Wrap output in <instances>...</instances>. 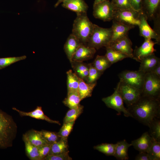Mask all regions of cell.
I'll return each instance as SVG.
<instances>
[{
  "label": "cell",
  "instance_id": "1",
  "mask_svg": "<svg viewBox=\"0 0 160 160\" xmlns=\"http://www.w3.org/2000/svg\"><path fill=\"white\" fill-rule=\"evenodd\" d=\"M127 109L132 117L148 127L155 119L160 118V99L142 96Z\"/></svg>",
  "mask_w": 160,
  "mask_h": 160
},
{
  "label": "cell",
  "instance_id": "2",
  "mask_svg": "<svg viewBox=\"0 0 160 160\" xmlns=\"http://www.w3.org/2000/svg\"><path fill=\"white\" fill-rule=\"evenodd\" d=\"M17 128L12 116L0 109V149L12 146Z\"/></svg>",
  "mask_w": 160,
  "mask_h": 160
},
{
  "label": "cell",
  "instance_id": "3",
  "mask_svg": "<svg viewBox=\"0 0 160 160\" xmlns=\"http://www.w3.org/2000/svg\"><path fill=\"white\" fill-rule=\"evenodd\" d=\"M76 14L77 17L73 24L72 34L77 37L81 43L85 45L92 33L94 24L89 20L87 13Z\"/></svg>",
  "mask_w": 160,
  "mask_h": 160
},
{
  "label": "cell",
  "instance_id": "4",
  "mask_svg": "<svg viewBox=\"0 0 160 160\" xmlns=\"http://www.w3.org/2000/svg\"><path fill=\"white\" fill-rule=\"evenodd\" d=\"M112 28H104L95 24L92 33L87 43V46L98 49L109 46L111 43Z\"/></svg>",
  "mask_w": 160,
  "mask_h": 160
},
{
  "label": "cell",
  "instance_id": "5",
  "mask_svg": "<svg viewBox=\"0 0 160 160\" xmlns=\"http://www.w3.org/2000/svg\"><path fill=\"white\" fill-rule=\"evenodd\" d=\"M142 96L160 99V78L149 72L145 73Z\"/></svg>",
  "mask_w": 160,
  "mask_h": 160
},
{
  "label": "cell",
  "instance_id": "6",
  "mask_svg": "<svg viewBox=\"0 0 160 160\" xmlns=\"http://www.w3.org/2000/svg\"><path fill=\"white\" fill-rule=\"evenodd\" d=\"M119 82L113 93L109 96L102 99L106 106L116 111L119 114L124 113L126 117H132L131 114L124 105L123 100L119 90Z\"/></svg>",
  "mask_w": 160,
  "mask_h": 160
},
{
  "label": "cell",
  "instance_id": "7",
  "mask_svg": "<svg viewBox=\"0 0 160 160\" xmlns=\"http://www.w3.org/2000/svg\"><path fill=\"white\" fill-rule=\"evenodd\" d=\"M119 90L127 107L137 102L142 96L141 90L119 81Z\"/></svg>",
  "mask_w": 160,
  "mask_h": 160
},
{
  "label": "cell",
  "instance_id": "8",
  "mask_svg": "<svg viewBox=\"0 0 160 160\" xmlns=\"http://www.w3.org/2000/svg\"><path fill=\"white\" fill-rule=\"evenodd\" d=\"M140 13L133 9L114 10L113 20L128 25L138 26Z\"/></svg>",
  "mask_w": 160,
  "mask_h": 160
},
{
  "label": "cell",
  "instance_id": "9",
  "mask_svg": "<svg viewBox=\"0 0 160 160\" xmlns=\"http://www.w3.org/2000/svg\"><path fill=\"white\" fill-rule=\"evenodd\" d=\"M145 74L139 70H125L118 76L120 81L141 90Z\"/></svg>",
  "mask_w": 160,
  "mask_h": 160
},
{
  "label": "cell",
  "instance_id": "10",
  "mask_svg": "<svg viewBox=\"0 0 160 160\" xmlns=\"http://www.w3.org/2000/svg\"><path fill=\"white\" fill-rule=\"evenodd\" d=\"M93 14L96 18L104 21L112 20L114 11L111 2L106 0L103 1L93 4Z\"/></svg>",
  "mask_w": 160,
  "mask_h": 160
},
{
  "label": "cell",
  "instance_id": "11",
  "mask_svg": "<svg viewBox=\"0 0 160 160\" xmlns=\"http://www.w3.org/2000/svg\"><path fill=\"white\" fill-rule=\"evenodd\" d=\"M157 44L151 39H145L142 45L139 47L136 46L133 52L132 59L140 62L142 60L147 56L156 51L154 46Z\"/></svg>",
  "mask_w": 160,
  "mask_h": 160
},
{
  "label": "cell",
  "instance_id": "12",
  "mask_svg": "<svg viewBox=\"0 0 160 160\" xmlns=\"http://www.w3.org/2000/svg\"><path fill=\"white\" fill-rule=\"evenodd\" d=\"M139 19L140 23L139 27L140 35L143 37L145 39H154L157 44L160 41V35L152 29L148 24V20L146 16L142 13L140 14Z\"/></svg>",
  "mask_w": 160,
  "mask_h": 160
},
{
  "label": "cell",
  "instance_id": "13",
  "mask_svg": "<svg viewBox=\"0 0 160 160\" xmlns=\"http://www.w3.org/2000/svg\"><path fill=\"white\" fill-rule=\"evenodd\" d=\"M160 0H142V12L148 19L159 17Z\"/></svg>",
  "mask_w": 160,
  "mask_h": 160
},
{
  "label": "cell",
  "instance_id": "14",
  "mask_svg": "<svg viewBox=\"0 0 160 160\" xmlns=\"http://www.w3.org/2000/svg\"><path fill=\"white\" fill-rule=\"evenodd\" d=\"M132 43L127 35L111 43L110 47L120 52L125 54L129 57L133 58Z\"/></svg>",
  "mask_w": 160,
  "mask_h": 160
},
{
  "label": "cell",
  "instance_id": "15",
  "mask_svg": "<svg viewBox=\"0 0 160 160\" xmlns=\"http://www.w3.org/2000/svg\"><path fill=\"white\" fill-rule=\"evenodd\" d=\"M112 20L113 24L111 27L112 30L111 43L128 35V31L135 27L124 24L114 20Z\"/></svg>",
  "mask_w": 160,
  "mask_h": 160
},
{
  "label": "cell",
  "instance_id": "16",
  "mask_svg": "<svg viewBox=\"0 0 160 160\" xmlns=\"http://www.w3.org/2000/svg\"><path fill=\"white\" fill-rule=\"evenodd\" d=\"M153 139L148 132H144L137 139L131 142L132 146L139 152L148 153L152 143Z\"/></svg>",
  "mask_w": 160,
  "mask_h": 160
},
{
  "label": "cell",
  "instance_id": "17",
  "mask_svg": "<svg viewBox=\"0 0 160 160\" xmlns=\"http://www.w3.org/2000/svg\"><path fill=\"white\" fill-rule=\"evenodd\" d=\"M96 52L95 48L81 43L74 53L72 61L83 62L92 58Z\"/></svg>",
  "mask_w": 160,
  "mask_h": 160
},
{
  "label": "cell",
  "instance_id": "18",
  "mask_svg": "<svg viewBox=\"0 0 160 160\" xmlns=\"http://www.w3.org/2000/svg\"><path fill=\"white\" fill-rule=\"evenodd\" d=\"M12 109L17 112L21 116H29L36 119L45 120L50 123L60 125L59 121L52 120L45 115L41 106H37L35 110L29 112L22 111L14 107Z\"/></svg>",
  "mask_w": 160,
  "mask_h": 160
},
{
  "label": "cell",
  "instance_id": "19",
  "mask_svg": "<svg viewBox=\"0 0 160 160\" xmlns=\"http://www.w3.org/2000/svg\"><path fill=\"white\" fill-rule=\"evenodd\" d=\"M62 6L76 14L87 13L88 8L84 0H65L62 3Z\"/></svg>",
  "mask_w": 160,
  "mask_h": 160
},
{
  "label": "cell",
  "instance_id": "20",
  "mask_svg": "<svg viewBox=\"0 0 160 160\" xmlns=\"http://www.w3.org/2000/svg\"><path fill=\"white\" fill-rule=\"evenodd\" d=\"M81 43L75 36L72 33L67 38L64 46V49L70 62Z\"/></svg>",
  "mask_w": 160,
  "mask_h": 160
},
{
  "label": "cell",
  "instance_id": "21",
  "mask_svg": "<svg viewBox=\"0 0 160 160\" xmlns=\"http://www.w3.org/2000/svg\"><path fill=\"white\" fill-rule=\"evenodd\" d=\"M160 62V58L153 53L142 60L139 70L145 73L150 72Z\"/></svg>",
  "mask_w": 160,
  "mask_h": 160
},
{
  "label": "cell",
  "instance_id": "22",
  "mask_svg": "<svg viewBox=\"0 0 160 160\" xmlns=\"http://www.w3.org/2000/svg\"><path fill=\"white\" fill-rule=\"evenodd\" d=\"M131 146V143H128L125 140L118 142L116 143L113 156L118 160H128V150Z\"/></svg>",
  "mask_w": 160,
  "mask_h": 160
},
{
  "label": "cell",
  "instance_id": "23",
  "mask_svg": "<svg viewBox=\"0 0 160 160\" xmlns=\"http://www.w3.org/2000/svg\"><path fill=\"white\" fill-rule=\"evenodd\" d=\"M24 135L31 143L38 148L49 144L42 137L41 131L31 129L27 132Z\"/></svg>",
  "mask_w": 160,
  "mask_h": 160
},
{
  "label": "cell",
  "instance_id": "24",
  "mask_svg": "<svg viewBox=\"0 0 160 160\" xmlns=\"http://www.w3.org/2000/svg\"><path fill=\"white\" fill-rule=\"evenodd\" d=\"M70 63L74 73L80 79L86 80L88 74L89 64L74 61Z\"/></svg>",
  "mask_w": 160,
  "mask_h": 160
},
{
  "label": "cell",
  "instance_id": "25",
  "mask_svg": "<svg viewBox=\"0 0 160 160\" xmlns=\"http://www.w3.org/2000/svg\"><path fill=\"white\" fill-rule=\"evenodd\" d=\"M97 84V82L88 84L79 78L78 92L81 100L92 96L93 90Z\"/></svg>",
  "mask_w": 160,
  "mask_h": 160
},
{
  "label": "cell",
  "instance_id": "26",
  "mask_svg": "<svg viewBox=\"0 0 160 160\" xmlns=\"http://www.w3.org/2000/svg\"><path fill=\"white\" fill-rule=\"evenodd\" d=\"M67 152H69L67 138L61 137L58 141L52 144L50 150L48 155L60 154Z\"/></svg>",
  "mask_w": 160,
  "mask_h": 160
},
{
  "label": "cell",
  "instance_id": "27",
  "mask_svg": "<svg viewBox=\"0 0 160 160\" xmlns=\"http://www.w3.org/2000/svg\"><path fill=\"white\" fill-rule=\"evenodd\" d=\"M26 154L31 160H40L38 148L31 143L24 134L23 135Z\"/></svg>",
  "mask_w": 160,
  "mask_h": 160
},
{
  "label": "cell",
  "instance_id": "28",
  "mask_svg": "<svg viewBox=\"0 0 160 160\" xmlns=\"http://www.w3.org/2000/svg\"><path fill=\"white\" fill-rule=\"evenodd\" d=\"M81 100L78 91H72L68 92L67 96L63 103L65 106L71 109L79 106Z\"/></svg>",
  "mask_w": 160,
  "mask_h": 160
},
{
  "label": "cell",
  "instance_id": "29",
  "mask_svg": "<svg viewBox=\"0 0 160 160\" xmlns=\"http://www.w3.org/2000/svg\"><path fill=\"white\" fill-rule=\"evenodd\" d=\"M106 48V53L105 55L112 64L129 57L127 55L115 50L110 46Z\"/></svg>",
  "mask_w": 160,
  "mask_h": 160
},
{
  "label": "cell",
  "instance_id": "30",
  "mask_svg": "<svg viewBox=\"0 0 160 160\" xmlns=\"http://www.w3.org/2000/svg\"><path fill=\"white\" fill-rule=\"evenodd\" d=\"M68 92L78 91L79 78L71 70L66 72Z\"/></svg>",
  "mask_w": 160,
  "mask_h": 160
},
{
  "label": "cell",
  "instance_id": "31",
  "mask_svg": "<svg viewBox=\"0 0 160 160\" xmlns=\"http://www.w3.org/2000/svg\"><path fill=\"white\" fill-rule=\"evenodd\" d=\"M92 64L95 68L103 73L112 65L105 55H97Z\"/></svg>",
  "mask_w": 160,
  "mask_h": 160
},
{
  "label": "cell",
  "instance_id": "32",
  "mask_svg": "<svg viewBox=\"0 0 160 160\" xmlns=\"http://www.w3.org/2000/svg\"><path fill=\"white\" fill-rule=\"evenodd\" d=\"M83 106L80 105L78 107L70 109L67 112L63 119V123L73 121L82 113Z\"/></svg>",
  "mask_w": 160,
  "mask_h": 160
},
{
  "label": "cell",
  "instance_id": "33",
  "mask_svg": "<svg viewBox=\"0 0 160 160\" xmlns=\"http://www.w3.org/2000/svg\"><path fill=\"white\" fill-rule=\"evenodd\" d=\"M150 135L153 139L160 141V121L159 118L154 120L148 126Z\"/></svg>",
  "mask_w": 160,
  "mask_h": 160
},
{
  "label": "cell",
  "instance_id": "34",
  "mask_svg": "<svg viewBox=\"0 0 160 160\" xmlns=\"http://www.w3.org/2000/svg\"><path fill=\"white\" fill-rule=\"evenodd\" d=\"M116 143H104L97 145L94 147V149L108 156H114Z\"/></svg>",
  "mask_w": 160,
  "mask_h": 160
},
{
  "label": "cell",
  "instance_id": "35",
  "mask_svg": "<svg viewBox=\"0 0 160 160\" xmlns=\"http://www.w3.org/2000/svg\"><path fill=\"white\" fill-rule=\"evenodd\" d=\"M89 64V68L88 76L86 79L87 83L92 84L96 82L103 73L95 68L92 63Z\"/></svg>",
  "mask_w": 160,
  "mask_h": 160
},
{
  "label": "cell",
  "instance_id": "36",
  "mask_svg": "<svg viewBox=\"0 0 160 160\" xmlns=\"http://www.w3.org/2000/svg\"><path fill=\"white\" fill-rule=\"evenodd\" d=\"M26 58V56L25 55L0 58V70L16 62L25 60Z\"/></svg>",
  "mask_w": 160,
  "mask_h": 160
},
{
  "label": "cell",
  "instance_id": "37",
  "mask_svg": "<svg viewBox=\"0 0 160 160\" xmlns=\"http://www.w3.org/2000/svg\"><path fill=\"white\" fill-rule=\"evenodd\" d=\"M148 153L151 160H160V141L153 140Z\"/></svg>",
  "mask_w": 160,
  "mask_h": 160
},
{
  "label": "cell",
  "instance_id": "38",
  "mask_svg": "<svg viewBox=\"0 0 160 160\" xmlns=\"http://www.w3.org/2000/svg\"><path fill=\"white\" fill-rule=\"evenodd\" d=\"M41 132L42 137L49 144L55 143L61 138L58 133L43 130Z\"/></svg>",
  "mask_w": 160,
  "mask_h": 160
},
{
  "label": "cell",
  "instance_id": "39",
  "mask_svg": "<svg viewBox=\"0 0 160 160\" xmlns=\"http://www.w3.org/2000/svg\"><path fill=\"white\" fill-rule=\"evenodd\" d=\"M114 10L133 9L129 0H112L111 1Z\"/></svg>",
  "mask_w": 160,
  "mask_h": 160
},
{
  "label": "cell",
  "instance_id": "40",
  "mask_svg": "<svg viewBox=\"0 0 160 160\" xmlns=\"http://www.w3.org/2000/svg\"><path fill=\"white\" fill-rule=\"evenodd\" d=\"M75 121L63 123V124L58 133L61 137L67 138L73 129Z\"/></svg>",
  "mask_w": 160,
  "mask_h": 160
},
{
  "label": "cell",
  "instance_id": "41",
  "mask_svg": "<svg viewBox=\"0 0 160 160\" xmlns=\"http://www.w3.org/2000/svg\"><path fill=\"white\" fill-rule=\"evenodd\" d=\"M69 152L60 154L49 155L46 156L43 160H71L72 159L68 154Z\"/></svg>",
  "mask_w": 160,
  "mask_h": 160
},
{
  "label": "cell",
  "instance_id": "42",
  "mask_svg": "<svg viewBox=\"0 0 160 160\" xmlns=\"http://www.w3.org/2000/svg\"><path fill=\"white\" fill-rule=\"evenodd\" d=\"M52 144H47L38 147L40 160L43 159L49 154L50 150Z\"/></svg>",
  "mask_w": 160,
  "mask_h": 160
},
{
  "label": "cell",
  "instance_id": "43",
  "mask_svg": "<svg viewBox=\"0 0 160 160\" xmlns=\"http://www.w3.org/2000/svg\"><path fill=\"white\" fill-rule=\"evenodd\" d=\"M130 5L135 10L140 12H142V0H129Z\"/></svg>",
  "mask_w": 160,
  "mask_h": 160
},
{
  "label": "cell",
  "instance_id": "44",
  "mask_svg": "<svg viewBox=\"0 0 160 160\" xmlns=\"http://www.w3.org/2000/svg\"><path fill=\"white\" fill-rule=\"evenodd\" d=\"M135 160H151L148 153L145 152H139V153L136 156Z\"/></svg>",
  "mask_w": 160,
  "mask_h": 160
},
{
  "label": "cell",
  "instance_id": "45",
  "mask_svg": "<svg viewBox=\"0 0 160 160\" xmlns=\"http://www.w3.org/2000/svg\"><path fill=\"white\" fill-rule=\"evenodd\" d=\"M160 78V62L150 72Z\"/></svg>",
  "mask_w": 160,
  "mask_h": 160
},
{
  "label": "cell",
  "instance_id": "46",
  "mask_svg": "<svg viewBox=\"0 0 160 160\" xmlns=\"http://www.w3.org/2000/svg\"><path fill=\"white\" fill-rule=\"evenodd\" d=\"M65 0H58L56 3L54 5L55 7H57L61 3H62L63 1Z\"/></svg>",
  "mask_w": 160,
  "mask_h": 160
},
{
  "label": "cell",
  "instance_id": "47",
  "mask_svg": "<svg viewBox=\"0 0 160 160\" xmlns=\"http://www.w3.org/2000/svg\"><path fill=\"white\" fill-rule=\"evenodd\" d=\"M106 0H95L94 4H97L98 3L103 1Z\"/></svg>",
  "mask_w": 160,
  "mask_h": 160
}]
</instances>
